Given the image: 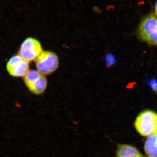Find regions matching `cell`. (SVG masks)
Segmentation results:
<instances>
[{"mask_svg": "<svg viewBox=\"0 0 157 157\" xmlns=\"http://www.w3.org/2000/svg\"><path fill=\"white\" fill-rule=\"evenodd\" d=\"M134 127L137 133L147 137L157 131V113L147 109L140 113L135 119Z\"/></svg>", "mask_w": 157, "mask_h": 157, "instance_id": "1", "label": "cell"}, {"mask_svg": "<svg viewBox=\"0 0 157 157\" xmlns=\"http://www.w3.org/2000/svg\"><path fill=\"white\" fill-rule=\"evenodd\" d=\"M144 149L146 157H157V131L147 137Z\"/></svg>", "mask_w": 157, "mask_h": 157, "instance_id": "8", "label": "cell"}, {"mask_svg": "<svg viewBox=\"0 0 157 157\" xmlns=\"http://www.w3.org/2000/svg\"><path fill=\"white\" fill-rule=\"evenodd\" d=\"M29 63L24 60L19 55L11 58L7 64V70L11 76L14 77H23L29 71Z\"/></svg>", "mask_w": 157, "mask_h": 157, "instance_id": "6", "label": "cell"}, {"mask_svg": "<svg viewBox=\"0 0 157 157\" xmlns=\"http://www.w3.org/2000/svg\"><path fill=\"white\" fill-rule=\"evenodd\" d=\"M35 61L37 71L44 76L53 73L59 67L58 57L50 51H43Z\"/></svg>", "mask_w": 157, "mask_h": 157, "instance_id": "3", "label": "cell"}, {"mask_svg": "<svg viewBox=\"0 0 157 157\" xmlns=\"http://www.w3.org/2000/svg\"><path fill=\"white\" fill-rule=\"evenodd\" d=\"M24 81L28 89L35 94L44 93L47 87L46 77L37 70H29L24 76Z\"/></svg>", "mask_w": 157, "mask_h": 157, "instance_id": "4", "label": "cell"}, {"mask_svg": "<svg viewBox=\"0 0 157 157\" xmlns=\"http://www.w3.org/2000/svg\"><path fill=\"white\" fill-rule=\"evenodd\" d=\"M43 51L42 45L37 39L27 38L20 47L18 55L26 61L36 60Z\"/></svg>", "mask_w": 157, "mask_h": 157, "instance_id": "5", "label": "cell"}, {"mask_svg": "<svg viewBox=\"0 0 157 157\" xmlns=\"http://www.w3.org/2000/svg\"><path fill=\"white\" fill-rule=\"evenodd\" d=\"M116 157H145L136 147L128 144L117 145Z\"/></svg>", "mask_w": 157, "mask_h": 157, "instance_id": "7", "label": "cell"}, {"mask_svg": "<svg viewBox=\"0 0 157 157\" xmlns=\"http://www.w3.org/2000/svg\"><path fill=\"white\" fill-rule=\"evenodd\" d=\"M155 15L157 17V1L156 2L155 4Z\"/></svg>", "mask_w": 157, "mask_h": 157, "instance_id": "9", "label": "cell"}, {"mask_svg": "<svg viewBox=\"0 0 157 157\" xmlns=\"http://www.w3.org/2000/svg\"><path fill=\"white\" fill-rule=\"evenodd\" d=\"M137 33L141 40L150 45L157 46V17L149 14L140 23Z\"/></svg>", "mask_w": 157, "mask_h": 157, "instance_id": "2", "label": "cell"}]
</instances>
